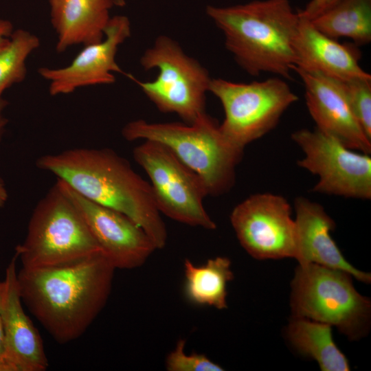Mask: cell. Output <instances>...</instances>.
Returning <instances> with one entry per match:
<instances>
[{
  "instance_id": "23",
  "label": "cell",
  "mask_w": 371,
  "mask_h": 371,
  "mask_svg": "<svg viewBox=\"0 0 371 371\" xmlns=\"http://www.w3.org/2000/svg\"><path fill=\"white\" fill-rule=\"evenodd\" d=\"M341 81L354 116L371 139V79Z\"/></svg>"
},
{
  "instance_id": "20",
  "label": "cell",
  "mask_w": 371,
  "mask_h": 371,
  "mask_svg": "<svg viewBox=\"0 0 371 371\" xmlns=\"http://www.w3.org/2000/svg\"><path fill=\"white\" fill-rule=\"evenodd\" d=\"M186 298L195 305L224 309L227 305V283L234 279L231 261L227 257L209 259L198 266L190 260L183 263Z\"/></svg>"
},
{
  "instance_id": "17",
  "label": "cell",
  "mask_w": 371,
  "mask_h": 371,
  "mask_svg": "<svg viewBox=\"0 0 371 371\" xmlns=\"http://www.w3.org/2000/svg\"><path fill=\"white\" fill-rule=\"evenodd\" d=\"M299 15L293 67L342 81L371 79L370 74L359 65L358 46L339 43L317 30L309 19Z\"/></svg>"
},
{
  "instance_id": "4",
  "label": "cell",
  "mask_w": 371,
  "mask_h": 371,
  "mask_svg": "<svg viewBox=\"0 0 371 371\" xmlns=\"http://www.w3.org/2000/svg\"><path fill=\"white\" fill-rule=\"evenodd\" d=\"M122 134L128 141L142 139L164 146L199 176L208 194L215 196L233 186L236 167L243 153L225 139L219 125L206 113L191 124L131 121Z\"/></svg>"
},
{
  "instance_id": "27",
  "label": "cell",
  "mask_w": 371,
  "mask_h": 371,
  "mask_svg": "<svg viewBox=\"0 0 371 371\" xmlns=\"http://www.w3.org/2000/svg\"><path fill=\"white\" fill-rule=\"evenodd\" d=\"M14 30L13 25L9 20L0 19V51L8 45Z\"/></svg>"
},
{
  "instance_id": "13",
  "label": "cell",
  "mask_w": 371,
  "mask_h": 371,
  "mask_svg": "<svg viewBox=\"0 0 371 371\" xmlns=\"http://www.w3.org/2000/svg\"><path fill=\"white\" fill-rule=\"evenodd\" d=\"M131 34L128 18L114 16L104 29V38L85 45L69 65L61 68H39V75L49 82V93L69 94L84 87L113 83V73H124L115 60L118 47Z\"/></svg>"
},
{
  "instance_id": "6",
  "label": "cell",
  "mask_w": 371,
  "mask_h": 371,
  "mask_svg": "<svg viewBox=\"0 0 371 371\" xmlns=\"http://www.w3.org/2000/svg\"><path fill=\"white\" fill-rule=\"evenodd\" d=\"M350 273L310 263L299 265L291 283L292 317L335 326L350 341L367 335L371 302L355 288Z\"/></svg>"
},
{
  "instance_id": "3",
  "label": "cell",
  "mask_w": 371,
  "mask_h": 371,
  "mask_svg": "<svg viewBox=\"0 0 371 371\" xmlns=\"http://www.w3.org/2000/svg\"><path fill=\"white\" fill-rule=\"evenodd\" d=\"M225 45L247 74L267 72L289 78L300 15L289 0H255L228 7L207 5Z\"/></svg>"
},
{
  "instance_id": "24",
  "label": "cell",
  "mask_w": 371,
  "mask_h": 371,
  "mask_svg": "<svg viewBox=\"0 0 371 371\" xmlns=\"http://www.w3.org/2000/svg\"><path fill=\"white\" fill-rule=\"evenodd\" d=\"M186 341L179 339L175 348L167 356L166 367L168 371H223L224 369L203 354L184 352Z\"/></svg>"
},
{
  "instance_id": "1",
  "label": "cell",
  "mask_w": 371,
  "mask_h": 371,
  "mask_svg": "<svg viewBox=\"0 0 371 371\" xmlns=\"http://www.w3.org/2000/svg\"><path fill=\"white\" fill-rule=\"evenodd\" d=\"M115 268L102 252L54 267L17 272L23 302L60 344L80 337L109 298Z\"/></svg>"
},
{
  "instance_id": "15",
  "label": "cell",
  "mask_w": 371,
  "mask_h": 371,
  "mask_svg": "<svg viewBox=\"0 0 371 371\" xmlns=\"http://www.w3.org/2000/svg\"><path fill=\"white\" fill-rule=\"evenodd\" d=\"M16 260L14 254L0 288L7 358L12 371H44L48 368V360L42 338L23 307L17 282Z\"/></svg>"
},
{
  "instance_id": "25",
  "label": "cell",
  "mask_w": 371,
  "mask_h": 371,
  "mask_svg": "<svg viewBox=\"0 0 371 371\" xmlns=\"http://www.w3.org/2000/svg\"><path fill=\"white\" fill-rule=\"evenodd\" d=\"M340 0H311L299 14L306 19H311Z\"/></svg>"
},
{
  "instance_id": "2",
  "label": "cell",
  "mask_w": 371,
  "mask_h": 371,
  "mask_svg": "<svg viewBox=\"0 0 371 371\" xmlns=\"http://www.w3.org/2000/svg\"><path fill=\"white\" fill-rule=\"evenodd\" d=\"M36 165L86 199L128 216L156 249L165 247L167 231L150 184L113 150L75 148L43 155Z\"/></svg>"
},
{
  "instance_id": "21",
  "label": "cell",
  "mask_w": 371,
  "mask_h": 371,
  "mask_svg": "<svg viewBox=\"0 0 371 371\" xmlns=\"http://www.w3.org/2000/svg\"><path fill=\"white\" fill-rule=\"evenodd\" d=\"M309 20L330 38H348L357 46L371 41V0H340Z\"/></svg>"
},
{
  "instance_id": "18",
  "label": "cell",
  "mask_w": 371,
  "mask_h": 371,
  "mask_svg": "<svg viewBox=\"0 0 371 371\" xmlns=\"http://www.w3.org/2000/svg\"><path fill=\"white\" fill-rule=\"evenodd\" d=\"M49 4L58 53L75 45L102 41L115 5L113 0H49Z\"/></svg>"
},
{
  "instance_id": "16",
  "label": "cell",
  "mask_w": 371,
  "mask_h": 371,
  "mask_svg": "<svg viewBox=\"0 0 371 371\" xmlns=\"http://www.w3.org/2000/svg\"><path fill=\"white\" fill-rule=\"evenodd\" d=\"M296 226V253L299 265L310 263L342 270L356 280L371 282V275L354 267L342 255L330 232L335 229L334 220L320 204L305 197L294 201Z\"/></svg>"
},
{
  "instance_id": "10",
  "label": "cell",
  "mask_w": 371,
  "mask_h": 371,
  "mask_svg": "<svg viewBox=\"0 0 371 371\" xmlns=\"http://www.w3.org/2000/svg\"><path fill=\"white\" fill-rule=\"evenodd\" d=\"M291 139L304 153L297 165L318 177L313 192L359 199L371 198L370 154L350 149L317 128L295 131Z\"/></svg>"
},
{
  "instance_id": "26",
  "label": "cell",
  "mask_w": 371,
  "mask_h": 371,
  "mask_svg": "<svg viewBox=\"0 0 371 371\" xmlns=\"http://www.w3.org/2000/svg\"><path fill=\"white\" fill-rule=\"evenodd\" d=\"M1 288V281H0ZM0 371H12L8 362L4 339L3 320L0 309Z\"/></svg>"
},
{
  "instance_id": "7",
  "label": "cell",
  "mask_w": 371,
  "mask_h": 371,
  "mask_svg": "<svg viewBox=\"0 0 371 371\" xmlns=\"http://www.w3.org/2000/svg\"><path fill=\"white\" fill-rule=\"evenodd\" d=\"M140 64L146 71L157 69V77L142 82L131 74L126 76L160 111L175 113L186 124L205 113V93L212 78L207 70L186 54L176 41L167 36H158L142 56Z\"/></svg>"
},
{
  "instance_id": "8",
  "label": "cell",
  "mask_w": 371,
  "mask_h": 371,
  "mask_svg": "<svg viewBox=\"0 0 371 371\" xmlns=\"http://www.w3.org/2000/svg\"><path fill=\"white\" fill-rule=\"evenodd\" d=\"M209 91L221 102L225 113L220 130L233 146L244 150L278 124L297 95L280 77L240 83L212 78Z\"/></svg>"
},
{
  "instance_id": "29",
  "label": "cell",
  "mask_w": 371,
  "mask_h": 371,
  "mask_svg": "<svg viewBox=\"0 0 371 371\" xmlns=\"http://www.w3.org/2000/svg\"><path fill=\"white\" fill-rule=\"evenodd\" d=\"M8 199V193L3 180L0 177V207L5 205Z\"/></svg>"
},
{
  "instance_id": "12",
  "label": "cell",
  "mask_w": 371,
  "mask_h": 371,
  "mask_svg": "<svg viewBox=\"0 0 371 371\" xmlns=\"http://www.w3.org/2000/svg\"><path fill=\"white\" fill-rule=\"evenodd\" d=\"M58 180L79 210L102 254L115 269L139 267L156 249L146 233L128 216L86 199Z\"/></svg>"
},
{
  "instance_id": "28",
  "label": "cell",
  "mask_w": 371,
  "mask_h": 371,
  "mask_svg": "<svg viewBox=\"0 0 371 371\" xmlns=\"http://www.w3.org/2000/svg\"><path fill=\"white\" fill-rule=\"evenodd\" d=\"M8 102L6 100L0 98V142L1 141L5 126L8 123V119L4 115V111L8 106Z\"/></svg>"
},
{
  "instance_id": "14",
  "label": "cell",
  "mask_w": 371,
  "mask_h": 371,
  "mask_svg": "<svg viewBox=\"0 0 371 371\" xmlns=\"http://www.w3.org/2000/svg\"><path fill=\"white\" fill-rule=\"evenodd\" d=\"M304 83L308 111L316 128L330 135L346 147L371 153V139L360 126L350 107L341 80L295 67Z\"/></svg>"
},
{
  "instance_id": "9",
  "label": "cell",
  "mask_w": 371,
  "mask_h": 371,
  "mask_svg": "<svg viewBox=\"0 0 371 371\" xmlns=\"http://www.w3.org/2000/svg\"><path fill=\"white\" fill-rule=\"evenodd\" d=\"M135 161L148 175L157 207L170 218L191 226L215 229L203 205L208 195L202 179L168 148L153 141L133 150Z\"/></svg>"
},
{
  "instance_id": "19",
  "label": "cell",
  "mask_w": 371,
  "mask_h": 371,
  "mask_svg": "<svg viewBox=\"0 0 371 371\" xmlns=\"http://www.w3.org/2000/svg\"><path fill=\"white\" fill-rule=\"evenodd\" d=\"M286 335L291 346L304 357L315 360L321 370H350L348 359L333 340L331 326L291 316Z\"/></svg>"
},
{
  "instance_id": "5",
  "label": "cell",
  "mask_w": 371,
  "mask_h": 371,
  "mask_svg": "<svg viewBox=\"0 0 371 371\" xmlns=\"http://www.w3.org/2000/svg\"><path fill=\"white\" fill-rule=\"evenodd\" d=\"M102 250L79 210L60 182L38 202L25 240L15 254L23 268H41L74 262Z\"/></svg>"
},
{
  "instance_id": "11",
  "label": "cell",
  "mask_w": 371,
  "mask_h": 371,
  "mask_svg": "<svg viewBox=\"0 0 371 371\" xmlns=\"http://www.w3.org/2000/svg\"><path fill=\"white\" fill-rule=\"evenodd\" d=\"M237 238L257 260L295 258L296 226L284 196L258 193L238 203L230 214Z\"/></svg>"
},
{
  "instance_id": "22",
  "label": "cell",
  "mask_w": 371,
  "mask_h": 371,
  "mask_svg": "<svg viewBox=\"0 0 371 371\" xmlns=\"http://www.w3.org/2000/svg\"><path fill=\"white\" fill-rule=\"evenodd\" d=\"M39 45V38L30 32L13 31L9 43L0 51V98L7 89L25 80L26 60Z\"/></svg>"
},
{
  "instance_id": "30",
  "label": "cell",
  "mask_w": 371,
  "mask_h": 371,
  "mask_svg": "<svg viewBox=\"0 0 371 371\" xmlns=\"http://www.w3.org/2000/svg\"><path fill=\"white\" fill-rule=\"evenodd\" d=\"M114 5L116 6H124L126 3L125 0H113Z\"/></svg>"
}]
</instances>
